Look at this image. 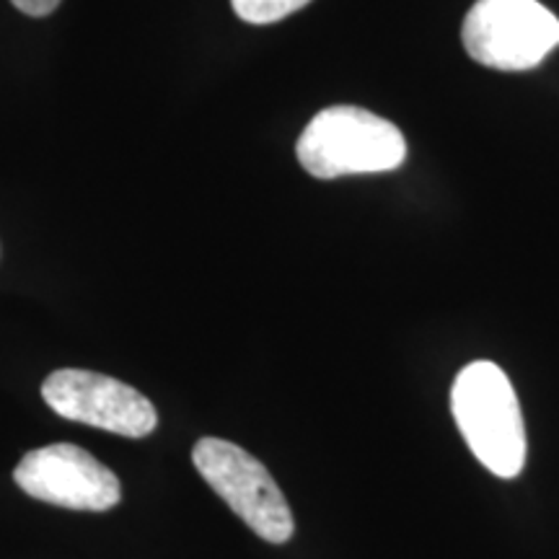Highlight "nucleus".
Masks as SVG:
<instances>
[{
	"mask_svg": "<svg viewBox=\"0 0 559 559\" xmlns=\"http://www.w3.org/2000/svg\"><path fill=\"white\" fill-rule=\"evenodd\" d=\"M311 0H230L236 16L247 24H275V21L288 19L290 13H296L309 5Z\"/></svg>",
	"mask_w": 559,
	"mask_h": 559,
	"instance_id": "obj_7",
	"label": "nucleus"
},
{
	"mask_svg": "<svg viewBox=\"0 0 559 559\" xmlns=\"http://www.w3.org/2000/svg\"><path fill=\"white\" fill-rule=\"evenodd\" d=\"M461 39L479 66L521 73L539 68L559 47V19L539 0H477Z\"/></svg>",
	"mask_w": 559,
	"mask_h": 559,
	"instance_id": "obj_4",
	"label": "nucleus"
},
{
	"mask_svg": "<svg viewBox=\"0 0 559 559\" xmlns=\"http://www.w3.org/2000/svg\"><path fill=\"white\" fill-rule=\"evenodd\" d=\"M41 396L60 417L115 436L145 438L158 425L156 407L148 396L94 370H55L41 383Z\"/></svg>",
	"mask_w": 559,
	"mask_h": 559,
	"instance_id": "obj_5",
	"label": "nucleus"
},
{
	"mask_svg": "<svg viewBox=\"0 0 559 559\" xmlns=\"http://www.w3.org/2000/svg\"><path fill=\"white\" fill-rule=\"evenodd\" d=\"M298 164L317 179L400 169L407 158V140L394 122L362 107L321 109L296 143Z\"/></svg>",
	"mask_w": 559,
	"mask_h": 559,
	"instance_id": "obj_2",
	"label": "nucleus"
},
{
	"mask_svg": "<svg viewBox=\"0 0 559 559\" xmlns=\"http://www.w3.org/2000/svg\"><path fill=\"white\" fill-rule=\"evenodd\" d=\"M13 481L29 498L68 510L104 513L122 500L115 472L73 443L29 451L13 469Z\"/></svg>",
	"mask_w": 559,
	"mask_h": 559,
	"instance_id": "obj_6",
	"label": "nucleus"
},
{
	"mask_svg": "<svg viewBox=\"0 0 559 559\" xmlns=\"http://www.w3.org/2000/svg\"><path fill=\"white\" fill-rule=\"evenodd\" d=\"M11 3H13V9L26 13V16L45 19V16H50L55 9H58L62 0H11Z\"/></svg>",
	"mask_w": 559,
	"mask_h": 559,
	"instance_id": "obj_8",
	"label": "nucleus"
},
{
	"mask_svg": "<svg viewBox=\"0 0 559 559\" xmlns=\"http://www.w3.org/2000/svg\"><path fill=\"white\" fill-rule=\"evenodd\" d=\"M194 469L257 536L285 544L296 531L283 489L260 459L223 438H202L192 449Z\"/></svg>",
	"mask_w": 559,
	"mask_h": 559,
	"instance_id": "obj_3",
	"label": "nucleus"
},
{
	"mask_svg": "<svg viewBox=\"0 0 559 559\" xmlns=\"http://www.w3.org/2000/svg\"><path fill=\"white\" fill-rule=\"evenodd\" d=\"M451 409L474 456L502 479H513L526 464V425L506 370L474 360L456 376Z\"/></svg>",
	"mask_w": 559,
	"mask_h": 559,
	"instance_id": "obj_1",
	"label": "nucleus"
}]
</instances>
